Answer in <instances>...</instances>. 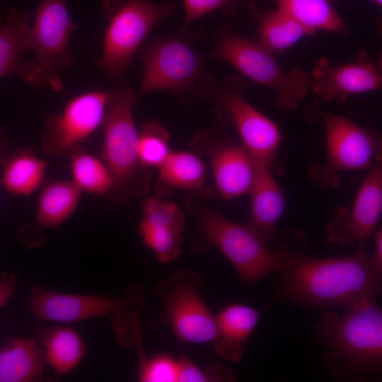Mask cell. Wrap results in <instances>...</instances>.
Returning a JSON list of instances; mask_svg holds the SVG:
<instances>
[{
    "mask_svg": "<svg viewBox=\"0 0 382 382\" xmlns=\"http://www.w3.org/2000/svg\"><path fill=\"white\" fill-rule=\"evenodd\" d=\"M190 149L197 155L208 158L215 187L223 199L231 200L249 193L256 164L241 144L233 140L223 126L195 134Z\"/></svg>",
    "mask_w": 382,
    "mask_h": 382,
    "instance_id": "cell-12",
    "label": "cell"
},
{
    "mask_svg": "<svg viewBox=\"0 0 382 382\" xmlns=\"http://www.w3.org/2000/svg\"><path fill=\"white\" fill-rule=\"evenodd\" d=\"M138 233L144 245L163 263L175 260L180 254L183 233L164 226L140 221Z\"/></svg>",
    "mask_w": 382,
    "mask_h": 382,
    "instance_id": "cell-29",
    "label": "cell"
},
{
    "mask_svg": "<svg viewBox=\"0 0 382 382\" xmlns=\"http://www.w3.org/2000/svg\"><path fill=\"white\" fill-rule=\"evenodd\" d=\"M196 215L200 236L223 253L243 282L253 284L277 273V253L248 225L230 221L207 208L199 207Z\"/></svg>",
    "mask_w": 382,
    "mask_h": 382,
    "instance_id": "cell-9",
    "label": "cell"
},
{
    "mask_svg": "<svg viewBox=\"0 0 382 382\" xmlns=\"http://www.w3.org/2000/svg\"><path fill=\"white\" fill-rule=\"evenodd\" d=\"M177 381H209L205 370L202 371L187 356L183 355L178 360Z\"/></svg>",
    "mask_w": 382,
    "mask_h": 382,
    "instance_id": "cell-32",
    "label": "cell"
},
{
    "mask_svg": "<svg viewBox=\"0 0 382 382\" xmlns=\"http://www.w3.org/2000/svg\"><path fill=\"white\" fill-rule=\"evenodd\" d=\"M214 35L216 44L207 57L228 62L253 82L272 89L277 109L298 108L310 90L308 71L284 69L275 54L258 40L241 36L227 26L219 28Z\"/></svg>",
    "mask_w": 382,
    "mask_h": 382,
    "instance_id": "cell-5",
    "label": "cell"
},
{
    "mask_svg": "<svg viewBox=\"0 0 382 382\" xmlns=\"http://www.w3.org/2000/svg\"><path fill=\"white\" fill-rule=\"evenodd\" d=\"M277 296L303 306L325 308L345 306L381 290L382 270L364 245L353 254L335 258H313L281 243Z\"/></svg>",
    "mask_w": 382,
    "mask_h": 382,
    "instance_id": "cell-1",
    "label": "cell"
},
{
    "mask_svg": "<svg viewBox=\"0 0 382 382\" xmlns=\"http://www.w3.org/2000/svg\"><path fill=\"white\" fill-rule=\"evenodd\" d=\"M203 284L197 273L179 270L154 287L163 304L158 324L168 325L184 342L206 343L212 342L216 336L215 316L199 294Z\"/></svg>",
    "mask_w": 382,
    "mask_h": 382,
    "instance_id": "cell-11",
    "label": "cell"
},
{
    "mask_svg": "<svg viewBox=\"0 0 382 382\" xmlns=\"http://www.w3.org/2000/svg\"><path fill=\"white\" fill-rule=\"evenodd\" d=\"M378 5H381L382 0H372Z\"/></svg>",
    "mask_w": 382,
    "mask_h": 382,
    "instance_id": "cell-36",
    "label": "cell"
},
{
    "mask_svg": "<svg viewBox=\"0 0 382 382\" xmlns=\"http://www.w3.org/2000/svg\"><path fill=\"white\" fill-rule=\"evenodd\" d=\"M374 237V260L378 268L382 270V230L381 228L376 229L372 234Z\"/></svg>",
    "mask_w": 382,
    "mask_h": 382,
    "instance_id": "cell-34",
    "label": "cell"
},
{
    "mask_svg": "<svg viewBox=\"0 0 382 382\" xmlns=\"http://www.w3.org/2000/svg\"><path fill=\"white\" fill-rule=\"evenodd\" d=\"M178 361L161 354L147 358L139 357V379L143 382L177 381Z\"/></svg>",
    "mask_w": 382,
    "mask_h": 382,
    "instance_id": "cell-30",
    "label": "cell"
},
{
    "mask_svg": "<svg viewBox=\"0 0 382 382\" xmlns=\"http://www.w3.org/2000/svg\"><path fill=\"white\" fill-rule=\"evenodd\" d=\"M325 134L326 161L308 168L314 185L321 190L336 188L344 173L370 169L381 162L382 140L372 128L349 118L316 110Z\"/></svg>",
    "mask_w": 382,
    "mask_h": 382,
    "instance_id": "cell-7",
    "label": "cell"
},
{
    "mask_svg": "<svg viewBox=\"0 0 382 382\" xmlns=\"http://www.w3.org/2000/svg\"><path fill=\"white\" fill-rule=\"evenodd\" d=\"M236 0H183L185 23L181 28L187 29L195 20L220 8H226Z\"/></svg>",
    "mask_w": 382,
    "mask_h": 382,
    "instance_id": "cell-31",
    "label": "cell"
},
{
    "mask_svg": "<svg viewBox=\"0 0 382 382\" xmlns=\"http://www.w3.org/2000/svg\"><path fill=\"white\" fill-rule=\"evenodd\" d=\"M170 3L151 0H126L110 14L106 28L103 52L96 65L109 77L119 82L132 59L153 28L172 15Z\"/></svg>",
    "mask_w": 382,
    "mask_h": 382,
    "instance_id": "cell-10",
    "label": "cell"
},
{
    "mask_svg": "<svg viewBox=\"0 0 382 382\" xmlns=\"http://www.w3.org/2000/svg\"><path fill=\"white\" fill-rule=\"evenodd\" d=\"M158 169L156 196L161 197L172 189L200 193L205 187L206 167L193 151H171Z\"/></svg>",
    "mask_w": 382,
    "mask_h": 382,
    "instance_id": "cell-19",
    "label": "cell"
},
{
    "mask_svg": "<svg viewBox=\"0 0 382 382\" xmlns=\"http://www.w3.org/2000/svg\"><path fill=\"white\" fill-rule=\"evenodd\" d=\"M1 22H2V13H1V9L0 8V25L1 24Z\"/></svg>",
    "mask_w": 382,
    "mask_h": 382,
    "instance_id": "cell-37",
    "label": "cell"
},
{
    "mask_svg": "<svg viewBox=\"0 0 382 382\" xmlns=\"http://www.w3.org/2000/svg\"><path fill=\"white\" fill-rule=\"evenodd\" d=\"M248 195L250 215L245 224L268 245L277 236V223L286 203L284 191L271 168L256 164L254 181Z\"/></svg>",
    "mask_w": 382,
    "mask_h": 382,
    "instance_id": "cell-17",
    "label": "cell"
},
{
    "mask_svg": "<svg viewBox=\"0 0 382 382\" xmlns=\"http://www.w3.org/2000/svg\"><path fill=\"white\" fill-rule=\"evenodd\" d=\"M8 142L5 135L4 131L0 128V157L7 150Z\"/></svg>",
    "mask_w": 382,
    "mask_h": 382,
    "instance_id": "cell-35",
    "label": "cell"
},
{
    "mask_svg": "<svg viewBox=\"0 0 382 382\" xmlns=\"http://www.w3.org/2000/svg\"><path fill=\"white\" fill-rule=\"evenodd\" d=\"M345 307L340 316L325 309L320 313L317 335L328 349L327 361L347 374H378L382 365L381 308L371 297Z\"/></svg>",
    "mask_w": 382,
    "mask_h": 382,
    "instance_id": "cell-3",
    "label": "cell"
},
{
    "mask_svg": "<svg viewBox=\"0 0 382 382\" xmlns=\"http://www.w3.org/2000/svg\"><path fill=\"white\" fill-rule=\"evenodd\" d=\"M129 304L127 298L112 299L94 295L62 294L33 286L30 305L41 320L73 323L121 311Z\"/></svg>",
    "mask_w": 382,
    "mask_h": 382,
    "instance_id": "cell-16",
    "label": "cell"
},
{
    "mask_svg": "<svg viewBox=\"0 0 382 382\" xmlns=\"http://www.w3.org/2000/svg\"><path fill=\"white\" fill-rule=\"evenodd\" d=\"M277 9L305 28L312 35L324 30L342 33L346 25L328 0H274Z\"/></svg>",
    "mask_w": 382,
    "mask_h": 382,
    "instance_id": "cell-24",
    "label": "cell"
},
{
    "mask_svg": "<svg viewBox=\"0 0 382 382\" xmlns=\"http://www.w3.org/2000/svg\"><path fill=\"white\" fill-rule=\"evenodd\" d=\"M381 67L364 50L352 62L341 65L321 57L309 71L310 90L324 102L342 103L351 95L381 88Z\"/></svg>",
    "mask_w": 382,
    "mask_h": 382,
    "instance_id": "cell-15",
    "label": "cell"
},
{
    "mask_svg": "<svg viewBox=\"0 0 382 382\" xmlns=\"http://www.w3.org/2000/svg\"><path fill=\"white\" fill-rule=\"evenodd\" d=\"M16 283L15 277L8 273L0 275V307L4 306L12 297Z\"/></svg>",
    "mask_w": 382,
    "mask_h": 382,
    "instance_id": "cell-33",
    "label": "cell"
},
{
    "mask_svg": "<svg viewBox=\"0 0 382 382\" xmlns=\"http://www.w3.org/2000/svg\"><path fill=\"white\" fill-rule=\"evenodd\" d=\"M69 168L81 192L106 197L111 191L113 180L105 164L79 146L70 154Z\"/></svg>",
    "mask_w": 382,
    "mask_h": 382,
    "instance_id": "cell-27",
    "label": "cell"
},
{
    "mask_svg": "<svg viewBox=\"0 0 382 382\" xmlns=\"http://www.w3.org/2000/svg\"><path fill=\"white\" fill-rule=\"evenodd\" d=\"M245 88V83L238 76L217 81L209 96L214 112L222 126L236 132L240 143L256 164L273 170L282 141L280 129L243 98Z\"/></svg>",
    "mask_w": 382,
    "mask_h": 382,
    "instance_id": "cell-8",
    "label": "cell"
},
{
    "mask_svg": "<svg viewBox=\"0 0 382 382\" xmlns=\"http://www.w3.org/2000/svg\"><path fill=\"white\" fill-rule=\"evenodd\" d=\"M259 318L258 311L248 305L233 303L224 308L215 316L216 336L212 342L216 354L228 361H241Z\"/></svg>",
    "mask_w": 382,
    "mask_h": 382,
    "instance_id": "cell-18",
    "label": "cell"
},
{
    "mask_svg": "<svg viewBox=\"0 0 382 382\" xmlns=\"http://www.w3.org/2000/svg\"><path fill=\"white\" fill-rule=\"evenodd\" d=\"M140 54L144 67L141 94L164 90L187 104L209 96L216 86L186 29L151 39Z\"/></svg>",
    "mask_w": 382,
    "mask_h": 382,
    "instance_id": "cell-4",
    "label": "cell"
},
{
    "mask_svg": "<svg viewBox=\"0 0 382 382\" xmlns=\"http://www.w3.org/2000/svg\"><path fill=\"white\" fill-rule=\"evenodd\" d=\"M109 91L93 90L69 100L62 111L47 117L42 133V149L51 157L71 152L102 125Z\"/></svg>",
    "mask_w": 382,
    "mask_h": 382,
    "instance_id": "cell-13",
    "label": "cell"
},
{
    "mask_svg": "<svg viewBox=\"0 0 382 382\" xmlns=\"http://www.w3.org/2000/svg\"><path fill=\"white\" fill-rule=\"evenodd\" d=\"M76 27L66 0H42L29 36L30 50L36 59L23 62L18 75L35 88L61 91L63 83L59 73L74 62L69 39Z\"/></svg>",
    "mask_w": 382,
    "mask_h": 382,
    "instance_id": "cell-6",
    "label": "cell"
},
{
    "mask_svg": "<svg viewBox=\"0 0 382 382\" xmlns=\"http://www.w3.org/2000/svg\"><path fill=\"white\" fill-rule=\"evenodd\" d=\"M170 134L158 120L141 127L138 137V154L141 164L149 168L160 167L171 150Z\"/></svg>",
    "mask_w": 382,
    "mask_h": 382,
    "instance_id": "cell-28",
    "label": "cell"
},
{
    "mask_svg": "<svg viewBox=\"0 0 382 382\" xmlns=\"http://www.w3.org/2000/svg\"><path fill=\"white\" fill-rule=\"evenodd\" d=\"M30 16L26 9L11 7L0 25V79L18 74L24 53L30 50Z\"/></svg>",
    "mask_w": 382,
    "mask_h": 382,
    "instance_id": "cell-21",
    "label": "cell"
},
{
    "mask_svg": "<svg viewBox=\"0 0 382 382\" xmlns=\"http://www.w3.org/2000/svg\"><path fill=\"white\" fill-rule=\"evenodd\" d=\"M45 357L33 339L13 338L0 349V382H27L41 378Z\"/></svg>",
    "mask_w": 382,
    "mask_h": 382,
    "instance_id": "cell-20",
    "label": "cell"
},
{
    "mask_svg": "<svg viewBox=\"0 0 382 382\" xmlns=\"http://www.w3.org/2000/svg\"><path fill=\"white\" fill-rule=\"evenodd\" d=\"M137 100L136 92L123 83L109 91L101 125L103 139L100 159L113 180L112 190L106 197L108 204L112 206L146 197L150 188L149 170L139 157V131L132 114Z\"/></svg>",
    "mask_w": 382,
    "mask_h": 382,
    "instance_id": "cell-2",
    "label": "cell"
},
{
    "mask_svg": "<svg viewBox=\"0 0 382 382\" xmlns=\"http://www.w3.org/2000/svg\"><path fill=\"white\" fill-rule=\"evenodd\" d=\"M382 213V166L376 163L363 179L351 207L339 208L328 224L325 241L342 245H364Z\"/></svg>",
    "mask_w": 382,
    "mask_h": 382,
    "instance_id": "cell-14",
    "label": "cell"
},
{
    "mask_svg": "<svg viewBox=\"0 0 382 382\" xmlns=\"http://www.w3.org/2000/svg\"><path fill=\"white\" fill-rule=\"evenodd\" d=\"M45 361L58 374H66L81 361L85 346L79 333L70 328H54L41 337Z\"/></svg>",
    "mask_w": 382,
    "mask_h": 382,
    "instance_id": "cell-26",
    "label": "cell"
},
{
    "mask_svg": "<svg viewBox=\"0 0 382 382\" xmlns=\"http://www.w3.org/2000/svg\"><path fill=\"white\" fill-rule=\"evenodd\" d=\"M256 39L274 54L288 50L303 37L312 35L297 21L279 11L255 13Z\"/></svg>",
    "mask_w": 382,
    "mask_h": 382,
    "instance_id": "cell-25",
    "label": "cell"
},
{
    "mask_svg": "<svg viewBox=\"0 0 382 382\" xmlns=\"http://www.w3.org/2000/svg\"><path fill=\"white\" fill-rule=\"evenodd\" d=\"M81 192L72 180H54L46 184L37 201V226L41 228L60 226L76 209Z\"/></svg>",
    "mask_w": 382,
    "mask_h": 382,
    "instance_id": "cell-23",
    "label": "cell"
},
{
    "mask_svg": "<svg viewBox=\"0 0 382 382\" xmlns=\"http://www.w3.org/2000/svg\"><path fill=\"white\" fill-rule=\"evenodd\" d=\"M3 159L0 185L9 193L30 195L42 184L47 162L29 149L16 150Z\"/></svg>",
    "mask_w": 382,
    "mask_h": 382,
    "instance_id": "cell-22",
    "label": "cell"
}]
</instances>
